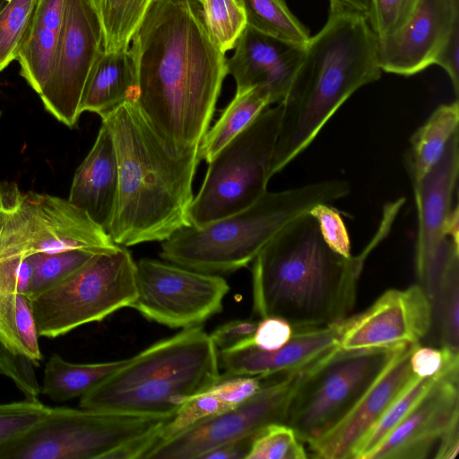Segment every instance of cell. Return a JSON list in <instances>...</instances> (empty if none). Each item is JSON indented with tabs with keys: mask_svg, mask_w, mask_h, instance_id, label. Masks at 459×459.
<instances>
[{
	"mask_svg": "<svg viewBox=\"0 0 459 459\" xmlns=\"http://www.w3.org/2000/svg\"><path fill=\"white\" fill-rule=\"evenodd\" d=\"M350 184L327 179L283 191H266L248 207L201 227H184L161 242L164 261L224 275L247 267L286 225L317 204L346 197Z\"/></svg>",
	"mask_w": 459,
	"mask_h": 459,
	"instance_id": "6",
	"label": "cell"
},
{
	"mask_svg": "<svg viewBox=\"0 0 459 459\" xmlns=\"http://www.w3.org/2000/svg\"><path fill=\"white\" fill-rule=\"evenodd\" d=\"M39 337L30 300L0 276V375L30 400L40 393L35 370L42 360Z\"/></svg>",
	"mask_w": 459,
	"mask_h": 459,
	"instance_id": "22",
	"label": "cell"
},
{
	"mask_svg": "<svg viewBox=\"0 0 459 459\" xmlns=\"http://www.w3.org/2000/svg\"><path fill=\"white\" fill-rule=\"evenodd\" d=\"M128 360L78 364L53 354L45 365L40 393L55 401L82 397Z\"/></svg>",
	"mask_w": 459,
	"mask_h": 459,
	"instance_id": "27",
	"label": "cell"
},
{
	"mask_svg": "<svg viewBox=\"0 0 459 459\" xmlns=\"http://www.w3.org/2000/svg\"><path fill=\"white\" fill-rule=\"evenodd\" d=\"M379 226L359 255L345 257L326 244L309 212L290 222L251 263L254 313L281 317L294 329L342 322L354 307L368 255L390 230Z\"/></svg>",
	"mask_w": 459,
	"mask_h": 459,
	"instance_id": "2",
	"label": "cell"
},
{
	"mask_svg": "<svg viewBox=\"0 0 459 459\" xmlns=\"http://www.w3.org/2000/svg\"><path fill=\"white\" fill-rule=\"evenodd\" d=\"M1 1V0H0Z\"/></svg>",
	"mask_w": 459,
	"mask_h": 459,
	"instance_id": "52",
	"label": "cell"
},
{
	"mask_svg": "<svg viewBox=\"0 0 459 459\" xmlns=\"http://www.w3.org/2000/svg\"><path fill=\"white\" fill-rule=\"evenodd\" d=\"M23 204L30 224L31 254L108 250L119 246L103 227L68 198L29 191L23 193Z\"/></svg>",
	"mask_w": 459,
	"mask_h": 459,
	"instance_id": "19",
	"label": "cell"
},
{
	"mask_svg": "<svg viewBox=\"0 0 459 459\" xmlns=\"http://www.w3.org/2000/svg\"><path fill=\"white\" fill-rule=\"evenodd\" d=\"M369 0H329V13H354L366 18Z\"/></svg>",
	"mask_w": 459,
	"mask_h": 459,
	"instance_id": "47",
	"label": "cell"
},
{
	"mask_svg": "<svg viewBox=\"0 0 459 459\" xmlns=\"http://www.w3.org/2000/svg\"><path fill=\"white\" fill-rule=\"evenodd\" d=\"M255 435L235 439L219 446L206 453L202 459H246Z\"/></svg>",
	"mask_w": 459,
	"mask_h": 459,
	"instance_id": "45",
	"label": "cell"
},
{
	"mask_svg": "<svg viewBox=\"0 0 459 459\" xmlns=\"http://www.w3.org/2000/svg\"><path fill=\"white\" fill-rule=\"evenodd\" d=\"M459 421V358L449 361L368 459H424Z\"/></svg>",
	"mask_w": 459,
	"mask_h": 459,
	"instance_id": "16",
	"label": "cell"
},
{
	"mask_svg": "<svg viewBox=\"0 0 459 459\" xmlns=\"http://www.w3.org/2000/svg\"><path fill=\"white\" fill-rule=\"evenodd\" d=\"M207 28L224 54L233 49L247 26L245 12L238 0H201Z\"/></svg>",
	"mask_w": 459,
	"mask_h": 459,
	"instance_id": "34",
	"label": "cell"
},
{
	"mask_svg": "<svg viewBox=\"0 0 459 459\" xmlns=\"http://www.w3.org/2000/svg\"><path fill=\"white\" fill-rule=\"evenodd\" d=\"M381 74L378 39L366 18L329 13L324 27L306 44L288 93L280 103L282 116L271 177L309 146L356 91L377 81Z\"/></svg>",
	"mask_w": 459,
	"mask_h": 459,
	"instance_id": "4",
	"label": "cell"
},
{
	"mask_svg": "<svg viewBox=\"0 0 459 459\" xmlns=\"http://www.w3.org/2000/svg\"><path fill=\"white\" fill-rule=\"evenodd\" d=\"M459 124L458 100L438 106L411 137L405 156L411 184L421 179L441 159Z\"/></svg>",
	"mask_w": 459,
	"mask_h": 459,
	"instance_id": "26",
	"label": "cell"
},
{
	"mask_svg": "<svg viewBox=\"0 0 459 459\" xmlns=\"http://www.w3.org/2000/svg\"><path fill=\"white\" fill-rule=\"evenodd\" d=\"M201 2V0H199Z\"/></svg>",
	"mask_w": 459,
	"mask_h": 459,
	"instance_id": "51",
	"label": "cell"
},
{
	"mask_svg": "<svg viewBox=\"0 0 459 459\" xmlns=\"http://www.w3.org/2000/svg\"><path fill=\"white\" fill-rule=\"evenodd\" d=\"M308 212L316 221L326 244L339 255L351 257L352 255L349 232L338 211L330 204H321Z\"/></svg>",
	"mask_w": 459,
	"mask_h": 459,
	"instance_id": "39",
	"label": "cell"
},
{
	"mask_svg": "<svg viewBox=\"0 0 459 459\" xmlns=\"http://www.w3.org/2000/svg\"><path fill=\"white\" fill-rule=\"evenodd\" d=\"M229 290L221 275L143 258L136 263V298L130 307L151 321L185 329L221 312Z\"/></svg>",
	"mask_w": 459,
	"mask_h": 459,
	"instance_id": "11",
	"label": "cell"
},
{
	"mask_svg": "<svg viewBox=\"0 0 459 459\" xmlns=\"http://www.w3.org/2000/svg\"><path fill=\"white\" fill-rule=\"evenodd\" d=\"M293 333V326L281 317H262L257 322L251 343L260 350L274 351L288 342Z\"/></svg>",
	"mask_w": 459,
	"mask_h": 459,
	"instance_id": "41",
	"label": "cell"
},
{
	"mask_svg": "<svg viewBox=\"0 0 459 459\" xmlns=\"http://www.w3.org/2000/svg\"><path fill=\"white\" fill-rule=\"evenodd\" d=\"M131 48L135 102L175 155L198 150L228 74L199 0H151Z\"/></svg>",
	"mask_w": 459,
	"mask_h": 459,
	"instance_id": "1",
	"label": "cell"
},
{
	"mask_svg": "<svg viewBox=\"0 0 459 459\" xmlns=\"http://www.w3.org/2000/svg\"><path fill=\"white\" fill-rule=\"evenodd\" d=\"M151 0H100L104 50L128 48Z\"/></svg>",
	"mask_w": 459,
	"mask_h": 459,
	"instance_id": "31",
	"label": "cell"
},
{
	"mask_svg": "<svg viewBox=\"0 0 459 459\" xmlns=\"http://www.w3.org/2000/svg\"><path fill=\"white\" fill-rule=\"evenodd\" d=\"M20 190L16 183L0 182V236L12 202Z\"/></svg>",
	"mask_w": 459,
	"mask_h": 459,
	"instance_id": "48",
	"label": "cell"
},
{
	"mask_svg": "<svg viewBox=\"0 0 459 459\" xmlns=\"http://www.w3.org/2000/svg\"><path fill=\"white\" fill-rule=\"evenodd\" d=\"M0 117H1V111H0Z\"/></svg>",
	"mask_w": 459,
	"mask_h": 459,
	"instance_id": "50",
	"label": "cell"
},
{
	"mask_svg": "<svg viewBox=\"0 0 459 459\" xmlns=\"http://www.w3.org/2000/svg\"><path fill=\"white\" fill-rule=\"evenodd\" d=\"M459 20V0H420L408 21L395 32L378 39L382 71L411 76L431 65Z\"/></svg>",
	"mask_w": 459,
	"mask_h": 459,
	"instance_id": "18",
	"label": "cell"
},
{
	"mask_svg": "<svg viewBox=\"0 0 459 459\" xmlns=\"http://www.w3.org/2000/svg\"><path fill=\"white\" fill-rule=\"evenodd\" d=\"M94 2V4H96L97 8H98V5H99V2L100 0H92Z\"/></svg>",
	"mask_w": 459,
	"mask_h": 459,
	"instance_id": "49",
	"label": "cell"
},
{
	"mask_svg": "<svg viewBox=\"0 0 459 459\" xmlns=\"http://www.w3.org/2000/svg\"><path fill=\"white\" fill-rule=\"evenodd\" d=\"M135 298L136 262L117 246L30 300L39 336L56 338L130 307Z\"/></svg>",
	"mask_w": 459,
	"mask_h": 459,
	"instance_id": "8",
	"label": "cell"
},
{
	"mask_svg": "<svg viewBox=\"0 0 459 459\" xmlns=\"http://www.w3.org/2000/svg\"><path fill=\"white\" fill-rule=\"evenodd\" d=\"M458 173L459 131L450 139L439 161L412 183L418 215V281L435 278L459 259V211L454 203Z\"/></svg>",
	"mask_w": 459,
	"mask_h": 459,
	"instance_id": "13",
	"label": "cell"
},
{
	"mask_svg": "<svg viewBox=\"0 0 459 459\" xmlns=\"http://www.w3.org/2000/svg\"><path fill=\"white\" fill-rule=\"evenodd\" d=\"M271 105L268 92L261 87L236 91L219 119L205 133L198 148L200 160L210 162L220 150Z\"/></svg>",
	"mask_w": 459,
	"mask_h": 459,
	"instance_id": "28",
	"label": "cell"
},
{
	"mask_svg": "<svg viewBox=\"0 0 459 459\" xmlns=\"http://www.w3.org/2000/svg\"><path fill=\"white\" fill-rule=\"evenodd\" d=\"M282 116L281 104L264 108L208 162L190 204L192 226L201 227L238 212L267 190Z\"/></svg>",
	"mask_w": 459,
	"mask_h": 459,
	"instance_id": "9",
	"label": "cell"
},
{
	"mask_svg": "<svg viewBox=\"0 0 459 459\" xmlns=\"http://www.w3.org/2000/svg\"><path fill=\"white\" fill-rule=\"evenodd\" d=\"M432 325L430 302L418 285L385 291L368 309L342 322L340 347L395 348L420 343Z\"/></svg>",
	"mask_w": 459,
	"mask_h": 459,
	"instance_id": "15",
	"label": "cell"
},
{
	"mask_svg": "<svg viewBox=\"0 0 459 459\" xmlns=\"http://www.w3.org/2000/svg\"><path fill=\"white\" fill-rule=\"evenodd\" d=\"M342 322L305 329H294L288 342L274 351H264L251 338L218 351L223 376H285L308 367L340 346Z\"/></svg>",
	"mask_w": 459,
	"mask_h": 459,
	"instance_id": "20",
	"label": "cell"
},
{
	"mask_svg": "<svg viewBox=\"0 0 459 459\" xmlns=\"http://www.w3.org/2000/svg\"><path fill=\"white\" fill-rule=\"evenodd\" d=\"M420 0H369L366 20L377 39L399 30L411 17Z\"/></svg>",
	"mask_w": 459,
	"mask_h": 459,
	"instance_id": "38",
	"label": "cell"
},
{
	"mask_svg": "<svg viewBox=\"0 0 459 459\" xmlns=\"http://www.w3.org/2000/svg\"><path fill=\"white\" fill-rule=\"evenodd\" d=\"M305 46L281 40L246 26L227 59L228 74L236 82L237 91L254 87L265 90L271 104H279L286 97Z\"/></svg>",
	"mask_w": 459,
	"mask_h": 459,
	"instance_id": "21",
	"label": "cell"
},
{
	"mask_svg": "<svg viewBox=\"0 0 459 459\" xmlns=\"http://www.w3.org/2000/svg\"><path fill=\"white\" fill-rule=\"evenodd\" d=\"M101 121L111 132L118 164L117 197L107 229L112 240L123 247L162 242L190 226L198 150L186 155L170 152L134 100Z\"/></svg>",
	"mask_w": 459,
	"mask_h": 459,
	"instance_id": "3",
	"label": "cell"
},
{
	"mask_svg": "<svg viewBox=\"0 0 459 459\" xmlns=\"http://www.w3.org/2000/svg\"><path fill=\"white\" fill-rule=\"evenodd\" d=\"M303 442L285 423H272L255 436L246 459H307Z\"/></svg>",
	"mask_w": 459,
	"mask_h": 459,
	"instance_id": "36",
	"label": "cell"
},
{
	"mask_svg": "<svg viewBox=\"0 0 459 459\" xmlns=\"http://www.w3.org/2000/svg\"><path fill=\"white\" fill-rule=\"evenodd\" d=\"M136 71L131 48L102 50L89 75L82 101V113L101 118L123 103L135 101Z\"/></svg>",
	"mask_w": 459,
	"mask_h": 459,
	"instance_id": "25",
	"label": "cell"
},
{
	"mask_svg": "<svg viewBox=\"0 0 459 459\" xmlns=\"http://www.w3.org/2000/svg\"><path fill=\"white\" fill-rule=\"evenodd\" d=\"M38 1H0V72L17 59Z\"/></svg>",
	"mask_w": 459,
	"mask_h": 459,
	"instance_id": "33",
	"label": "cell"
},
{
	"mask_svg": "<svg viewBox=\"0 0 459 459\" xmlns=\"http://www.w3.org/2000/svg\"><path fill=\"white\" fill-rule=\"evenodd\" d=\"M228 408L208 389L188 400L170 416L150 440L141 459L154 446L191 426L220 413Z\"/></svg>",
	"mask_w": 459,
	"mask_h": 459,
	"instance_id": "35",
	"label": "cell"
},
{
	"mask_svg": "<svg viewBox=\"0 0 459 459\" xmlns=\"http://www.w3.org/2000/svg\"><path fill=\"white\" fill-rule=\"evenodd\" d=\"M418 344L401 346L349 413L325 434L307 444L313 458L352 459L358 445L417 377L411 370L410 359Z\"/></svg>",
	"mask_w": 459,
	"mask_h": 459,
	"instance_id": "17",
	"label": "cell"
},
{
	"mask_svg": "<svg viewBox=\"0 0 459 459\" xmlns=\"http://www.w3.org/2000/svg\"><path fill=\"white\" fill-rule=\"evenodd\" d=\"M438 374L428 377H415L358 445L352 459H368L369 455L426 394Z\"/></svg>",
	"mask_w": 459,
	"mask_h": 459,
	"instance_id": "30",
	"label": "cell"
},
{
	"mask_svg": "<svg viewBox=\"0 0 459 459\" xmlns=\"http://www.w3.org/2000/svg\"><path fill=\"white\" fill-rule=\"evenodd\" d=\"M39 399L0 404V446L24 433L49 411Z\"/></svg>",
	"mask_w": 459,
	"mask_h": 459,
	"instance_id": "37",
	"label": "cell"
},
{
	"mask_svg": "<svg viewBox=\"0 0 459 459\" xmlns=\"http://www.w3.org/2000/svg\"><path fill=\"white\" fill-rule=\"evenodd\" d=\"M400 347L346 350L339 346L321 357L303 371L285 424L307 444L325 434L355 406Z\"/></svg>",
	"mask_w": 459,
	"mask_h": 459,
	"instance_id": "10",
	"label": "cell"
},
{
	"mask_svg": "<svg viewBox=\"0 0 459 459\" xmlns=\"http://www.w3.org/2000/svg\"><path fill=\"white\" fill-rule=\"evenodd\" d=\"M459 450V421L452 424L438 441L435 459H455Z\"/></svg>",
	"mask_w": 459,
	"mask_h": 459,
	"instance_id": "46",
	"label": "cell"
},
{
	"mask_svg": "<svg viewBox=\"0 0 459 459\" xmlns=\"http://www.w3.org/2000/svg\"><path fill=\"white\" fill-rule=\"evenodd\" d=\"M169 418L50 407L0 446V459H140Z\"/></svg>",
	"mask_w": 459,
	"mask_h": 459,
	"instance_id": "7",
	"label": "cell"
},
{
	"mask_svg": "<svg viewBox=\"0 0 459 459\" xmlns=\"http://www.w3.org/2000/svg\"><path fill=\"white\" fill-rule=\"evenodd\" d=\"M459 358V352L440 347H427L418 344L411 354V367L419 377H433L454 359Z\"/></svg>",
	"mask_w": 459,
	"mask_h": 459,
	"instance_id": "42",
	"label": "cell"
},
{
	"mask_svg": "<svg viewBox=\"0 0 459 459\" xmlns=\"http://www.w3.org/2000/svg\"><path fill=\"white\" fill-rule=\"evenodd\" d=\"M65 0H39L17 61L20 74L39 95L48 80L61 36Z\"/></svg>",
	"mask_w": 459,
	"mask_h": 459,
	"instance_id": "24",
	"label": "cell"
},
{
	"mask_svg": "<svg viewBox=\"0 0 459 459\" xmlns=\"http://www.w3.org/2000/svg\"><path fill=\"white\" fill-rule=\"evenodd\" d=\"M434 65H439L446 72L457 97L459 94V20L454 23L435 58Z\"/></svg>",
	"mask_w": 459,
	"mask_h": 459,
	"instance_id": "44",
	"label": "cell"
},
{
	"mask_svg": "<svg viewBox=\"0 0 459 459\" xmlns=\"http://www.w3.org/2000/svg\"><path fill=\"white\" fill-rule=\"evenodd\" d=\"M307 368L283 377H262L264 385L253 397L159 444L143 459H202L219 446L254 436L269 424L285 423L291 396Z\"/></svg>",
	"mask_w": 459,
	"mask_h": 459,
	"instance_id": "12",
	"label": "cell"
},
{
	"mask_svg": "<svg viewBox=\"0 0 459 459\" xmlns=\"http://www.w3.org/2000/svg\"><path fill=\"white\" fill-rule=\"evenodd\" d=\"M257 322L252 319L231 320L216 328L210 336L218 351L229 350L251 338Z\"/></svg>",
	"mask_w": 459,
	"mask_h": 459,
	"instance_id": "43",
	"label": "cell"
},
{
	"mask_svg": "<svg viewBox=\"0 0 459 459\" xmlns=\"http://www.w3.org/2000/svg\"><path fill=\"white\" fill-rule=\"evenodd\" d=\"M117 186L118 164L115 143L108 125L101 121L91 149L74 173L68 200L84 210L107 231Z\"/></svg>",
	"mask_w": 459,
	"mask_h": 459,
	"instance_id": "23",
	"label": "cell"
},
{
	"mask_svg": "<svg viewBox=\"0 0 459 459\" xmlns=\"http://www.w3.org/2000/svg\"><path fill=\"white\" fill-rule=\"evenodd\" d=\"M247 25L264 34L299 46H306L309 30L291 13L286 0H238Z\"/></svg>",
	"mask_w": 459,
	"mask_h": 459,
	"instance_id": "29",
	"label": "cell"
},
{
	"mask_svg": "<svg viewBox=\"0 0 459 459\" xmlns=\"http://www.w3.org/2000/svg\"><path fill=\"white\" fill-rule=\"evenodd\" d=\"M219 353L202 326L183 329L136 355L80 397L82 409L170 417L221 377Z\"/></svg>",
	"mask_w": 459,
	"mask_h": 459,
	"instance_id": "5",
	"label": "cell"
},
{
	"mask_svg": "<svg viewBox=\"0 0 459 459\" xmlns=\"http://www.w3.org/2000/svg\"><path fill=\"white\" fill-rule=\"evenodd\" d=\"M103 44V28L94 2L65 0L52 69L39 96L45 109L68 127L82 115L84 89Z\"/></svg>",
	"mask_w": 459,
	"mask_h": 459,
	"instance_id": "14",
	"label": "cell"
},
{
	"mask_svg": "<svg viewBox=\"0 0 459 459\" xmlns=\"http://www.w3.org/2000/svg\"><path fill=\"white\" fill-rule=\"evenodd\" d=\"M259 376H223L208 390L228 409L238 406L253 397L263 386Z\"/></svg>",
	"mask_w": 459,
	"mask_h": 459,
	"instance_id": "40",
	"label": "cell"
},
{
	"mask_svg": "<svg viewBox=\"0 0 459 459\" xmlns=\"http://www.w3.org/2000/svg\"><path fill=\"white\" fill-rule=\"evenodd\" d=\"M101 251L105 250L74 249L53 254L30 255L32 275L25 295L29 299H34L63 281Z\"/></svg>",
	"mask_w": 459,
	"mask_h": 459,
	"instance_id": "32",
	"label": "cell"
}]
</instances>
